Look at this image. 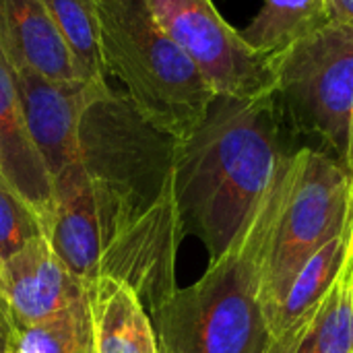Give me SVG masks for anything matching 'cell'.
<instances>
[{
    "label": "cell",
    "mask_w": 353,
    "mask_h": 353,
    "mask_svg": "<svg viewBox=\"0 0 353 353\" xmlns=\"http://www.w3.org/2000/svg\"><path fill=\"white\" fill-rule=\"evenodd\" d=\"M14 74L31 139L54 182L81 161V118L93 93L105 85L56 83L27 68Z\"/></svg>",
    "instance_id": "30bf717a"
},
{
    "label": "cell",
    "mask_w": 353,
    "mask_h": 353,
    "mask_svg": "<svg viewBox=\"0 0 353 353\" xmlns=\"http://www.w3.org/2000/svg\"><path fill=\"white\" fill-rule=\"evenodd\" d=\"M0 48L14 70L56 81H81L74 60L43 0H0Z\"/></svg>",
    "instance_id": "7c38bea8"
},
{
    "label": "cell",
    "mask_w": 353,
    "mask_h": 353,
    "mask_svg": "<svg viewBox=\"0 0 353 353\" xmlns=\"http://www.w3.org/2000/svg\"><path fill=\"white\" fill-rule=\"evenodd\" d=\"M329 21V0H263L242 35L261 54L275 56Z\"/></svg>",
    "instance_id": "e0dca14e"
},
{
    "label": "cell",
    "mask_w": 353,
    "mask_h": 353,
    "mask_svg": "<svg viewBox=\"0 0 353 353\" xmlns=\"http://www.w3.org/2000/svg\"><path fill=\"white\" fill-rule=\"evenodd\" d=\"M108 81L178 145L205 122L217 93L157 23L147 0H97Z\"/></svg>",
    "instance_id": "3957f363"
},
{
    "label": "cell",
    "mask_w": 353,
    "mask_h": 353,
    "mask_svg": "<svg viewBox=\"0 0 353 353\" xmlns=\"http://www.w3.org/2000/svg\"><path fill=\"white\" fill-rule=\"evenodd\" d=\"M157 23L192 58L217 95L254 99L275 93L273 58L254 50L213 0H147Z\"/></svg>",
    "instance_id": "52a82bcc"
},
{
    "label": "cell",
    "mask_w": 353,
    "mask_h": 353,
    "mask_svg": "<svg viewBox=\"0 0 353 353\" xmlns=\"http://www.w3.org/2000/svg\"><path fill=\"white\" fill-rule=\"evenodd\" d=\"M12 339H14V331H12L10 319L0 304V353H8L10 345H12Z\"/></svg>",
    "instance_id": "7402d4cb"
},
{
    "label": "cell",
    "mask_w": 353,
    "mask_h": 353,
    "mask_svg": "<svg viewBox=\"0 0 353 353\" xmlns=\"http://www.w3.org/2000/svg\"><path fill=\"white\" fill-rule=\"evenodd\" d=\"M352 213V182L335 159L314 147H300L283 157L275 180V211L263 269L267 316L285 298L306 263L345 232Z\"/></svg>",
    "instance_id": "5b68a950"
},
{
    "label": "cell",
    "mask_w": 353,
    "mask_h": 353,
    "mask_svg": "<svg viewBox=\"0 0 353 353\" xmlns=\"http://www.w3.org/2000/svg\"><path fill=\"white\" fill-rule=\"evenodd\" d=\"M41 236V217L0 172V265L27 242Z\"/></svg>",
    "instance_id": "ffe728a7"
},
{
    "label": "cell",
    "mask_w": 353,
    "mask_h": 353,
    "mask_svg": "<svg viewBox=\"0 0 353 353\" xmlns=\"http://www.w3.org/2000/svg\"><path fill=\"white\" fill-rule=\"evenodd\" d=\"M43 236L64 267L89 290L97 279L103 230L95 190L83 161L54 178V201L43 223Z\"/></svg>",
    "instance_id": "8fae6325"
},
{
    "label": "cell",
    "mask_w": 353,
    "mask_h": 353,
    "mask_svg": "<svg viewBox=\"0 0 353 353\" xmlns=\"http://www.w3.org/2000/svg\"><path fill=\"white\" fill-rule=\"evenodd\" d=\"M19 353H87L93 347L89 298L37 325L14 331Z\"/></svg>",
    "instance_id": "d6986e66"
},
{
    "label": "cell",
    "mask_w": 353,
    "mask_h": 353,
    "mask_svg": "<svg viewBox=\"0 0 353 353\" xmlns=\"http://www.w3.org/2000/svg\"><path fill=\"white\" fill-rule=\"evenodd\" d=\"M329 17L353 31V0H329Z\"/></svg>",
    "instance_id": "44dd1931"
},
{
    "label": "cell",
    "mask_w": 353,
    "mask_h": 353,
    "mask_svg": "<svg viewBox=\"0 0 353 353\" xmlns=\"http://www.w3.org/2000/svg\"><path fill=\"white\" fill-rule=\"evenodd\" d=\"M87 298L89 290L64 267L46 236L0 265V304L12 331L48 321Z\"/></svg>",
    "instance_id": "9c48e42d"
},
{
    "label": "cell",
    "mask_w": 353,
    "mask_h": 353,
    "mask_svg": "<svg viewBox=\"0 0 353 353\" xmlns=\"http://www.w3.org/2000/svg\"><path fill=\"white\" fill-rule=\"evenodd\" d=\"M353 242V213L347 228L343 234L335 236L331 242H327L300 271L296 281L292 283L285 298L275 306L267 321L271 329V343L281 339L285 333H290L298 323H302L306 316H310L321 302L331 292L335 279L339 277L347 254L352 250Z\"/></svg>",
    "instance_id": "2e32d148"
},
{
    "label": "cell",
    "mask_w": 353,
    "mask_h": 353,
    "mask_svg": "<svg viewBox=\"0 0 353 353\" xmlns=\"http://www.w3.org/2000/svg\"><path fill=\"white\" fill-rule=\"evenodd\" d=\"M184 236L172 174L163 194L103 246L97 277L130 288L153 316L178 292L176 259Z\"/></svg>",
    "instance_id": "ba28073f"
},
{
    "label": "cell",
    "mask_w": 353,
    "mask_h": 353,
    "mask_svg": "<svg viewBox=\"0 0 353 353\" xmlns=\"http://www.w3.org/2000/svg\"><path fill=\"white\" fill-rule=\"evenodd\" d=\"M277 180V176H275ZM275 180L234 246L151 316L161 353H269L263 269Z\"/></svg>",
    "instance_id": "7a4b0ae2"
},
{
    "label": "cell",
    "mask_w": 353,
    "mask_h": 353,
    "mask_svg": "<svg viewBox=\"0 0 353 353\" xmlns=\"http://www.w3.org/2000/svg\"><path fill=\"white\" fill-rule=\"evenodd\" d=\"M89 306L95 353H161L149 312L124 283L97 277L89 285Z\"/></svg>",
    "instance_id": "5bb4252c"
},
{
    "label": "cell",
    "mask_w": 353,
    "mask_h": 353,
    "mask_svg": "<svg viewBox=\"0 0 353 353\" xmlns=\"http://www.w3.org/2000/svg\"><path fill=\"white\" fill-rule=\"evenodd\" d=\"M62 35L83 83L108 85L101 58V31L97 0H43Z\"/></svg>",
    "instance_id": "ac0fdd59"
},
{
    "label": "cell",
    "mask_w": 353,
    "mask_h": 353,
    "mask_svg": "<svg viewBox=\"0 0 353 353\" xmlns=\"http://www.w3.org/2000/svg\"><path fill=\"white\" fill-rule=\"evenodd\" d=\"M269 353H353V242L347 261L321 306Z\"/></svg>",
    "instance_id": "9a60e30c"
},
{
    "label": "cell",
    "mask_w": 353,
    "mask_h": 353,
    "mask_svg": "<svg viewBox=\"0 0 353 353\" xmlns=\"http://www.w3.org/2000/svg\"><path fill=\"white\" fill-rule=\"evenodd\" d=\"M87 353H95V345H93V347H91V350H89Z\"/></svg>",
    "instance_id": "cb8c5ba5"
},
{
    "label": "cell",
    "mask_w": 353,
    "mask_h": 353,
    "mask_svg": "<svg viewBox=\"0 0 353 353\" xmlns=\"http://www.w3.org/2000/svg\"><path fill=\"white\" fill-rule=\"evenodd\" d=\"M285 155L277 93L254 99L217 95L205 122L178 145L174 194L180 219L184 234L203 242L209 263L246 230Z\"/></svg>",
    "instance_id": "6da1fadb"
},
{
    "label": "cell",
    "mask_w": 353,
    "mask_h": 353,
    "mask_svg": "<svg viewBox=\"0 0 353 353\" xmlns=\"http://www.w3.org/2000/svg\"><path fill=\"white\" fill-rule=\"evenodd\" d=\"M8 353H19V352H17V347H14V341H12V345H10V350H8Z\"/></svg>",
    "instance_id": "603a6c76"
},
{
    "label": "cell",
    "mask_w": 353,
    "mask_h": 353,
    "mask_svg": "<svg viewBox=\"0 0 353 353\" xmlns=\"http://www.w3.org/2000/svg\"><path fill=\"white\" fill-rule=\"evenodd\" d=\"M271 58L275 93L294 126L323 145L353 190V31L329 21Z\"/></svg>",
    "instance_id": "8992f818"
},
{
    "label": "cell",
    "mask_w": 353,
    "mask_h": 353,
    "mask_svg": "<svg viewBox=\"0 0 353 353\" xmlns=\"http://www.w3.org/2000/svg\"><path fill=\"white\" fill-rule=\"evenodd\" d=\"M0 172L46 223L54 182L31 139L19 97L17 74L0 48Z\"/></svg>",
    "instance_id": "4fadbf2b"
},
{
    "label": "cell",
    "mask_w": 353,
    "mask_h": 353,
    "mask_svg": "<svg viewBox=\"0 0 353 353\" xmlns=\"http://www.w3.org/2000/svg\"><path fill=\"white\" fill-rule=\"evenodd\" d=\"M176 153L178 143L112 83L93 93L81 118V161L95 190L103 246L163 194Z\"/></svg>",
    "instance_id": "277c9868"
}]
</instances>
